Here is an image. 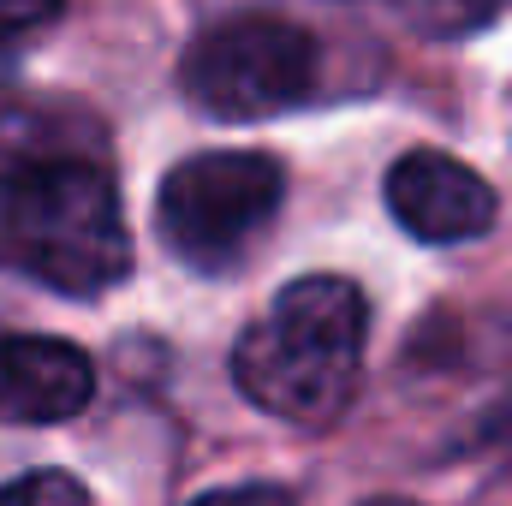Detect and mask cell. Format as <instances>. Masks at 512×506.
<instances>
[{
    "mask_svg": "<svg viewBox=\"0 0 512 506\" xmlns=\"http://www.w3.org/2000/svg\"><path fill=\"white\" fill-rule=\"evenodd\" d=\"M0 262L48 292L96 298L131 268L120 191L102 167L48 155L0 173Z\"/></svg>",
    "mask_w": 512,
    "mask_h": 506,
    "instance_id": "obj_1",
    "label": "cell"
},
{
    "mask_svg": "<svg viewBox=\"0 0 512 506\" xmlns=\"http://www.w3.org/2000/svg\"><path fill=\"white\" fill-rule=\"evenodd\" d=\"M364 334H370L364 292L340 274H304L280 286L268 316L239 334L233 381L251 405L286 423H328L358 387Z\"/></svg>",
    "mask_w": 512,
    "mask_h": 506,
    "instance_id": "obj_2",
    "label": "cell"
},
{
    "mask_svg": "<svg viewBox=\"0 0 512 506\" xmlns=\"http://www.w3.org/2000/svg\"><path fill=\"white\" fill-rule=\"evenodd\" d=\"M185 96L215 120H268L316 90V36L274 12H239L203 30L179 66Z\"/></svg>",
    "mask_w": 512,
    "mask_h": 506,
    "instance_id": "obj_3",
    "label": "cell"
},
{
    "mask_svg": "<svg viewBox=\"0 0 512 506\" xmlns=\"http://www.w3.org/2000/svg\"><path fill=\"white\" fill-rule=\"evenodd\" d=\"M280 197H286V173L274 155L215 149V155H191L167 173V185L155 197V221H161V239L185 262L227 268L274 221Z\"/></svg>",
    "mask_w": 512,
    "mask_h": 506,
    "instance_id": "obj_4",
    "label": "cell"
},
{
    "mask_svg": "<svg viewBox=\"0 0 512 506\" xmlns=\"http://www.w3.org/2000/svg\"><path fill=\"white\" fill-rule=\"evenodd\" d=\"M387 209L423 245H465L495 227V191L441 149H411L387 167Z\"/></svg>",
    "mask_w": 512,
    "mask_h": 506,
    "instance_id": "obj_5",
    "label": "cell"
},
{
    "mask_svg": "<svg viewBox=\"0 0 512 506\" xmlns=\"http://www.w3.org/2000/svg\"><path fill=\"white\" fill-rule=\"evenodd\" d=\"M96 370L90 352L48 334H6L0 340V423H66L90 405Z\"/></svg>",
    "mask_w": 512,
    "mask_h": 506,
    "instance_id": "obj_6",
    "label": "cell"
},
{
    "mask_svg": "<svg viewBox=\"0 0 512 506\" xmlns=\"http://www.w3.org/2000/svg\"><path fill=\"white\" fill-rule=\"evenodd\" d=\"M507 6L512 0H405V12L423 36H471L489 18H501Z\"/></svg>",
    "mask_w": 512,
    "mask_h": 506,
    "instance_id": "obj_7",
    "label": "cell"
},
{
    "mask_svg": "<svg viewBox=\"0 0 512 506\" xmlns=\"http://www.w3.org/2000/svg\"><path fill=\"white\" fill-rule=\"evenodd\" d=\"M30 501H72V506H84V501H90V489H84V483H72L66 471H36V477H18V483H6V489H0V506H30Z\"/></svg>",
    "mask_w": 512,
    "mask_h": 506,
    "instance_id": "obj_8",
    "label": "cell"
},
{
    "mask_svg": "<svg viewBox=\"0 0 512 506\" xmlns=\"http://www.w3.org/2000/svg\"><path fill=\"white\" fill-rule=\"evenodd\" d=\"M66 12V0H0V48L36 36L42 24H54Z\"/></svg>",
    "mask_w": 512,
    "mask_h": 506,
    "instance_id": "obj_9",
    "label": "cell"
}]
</instances>
